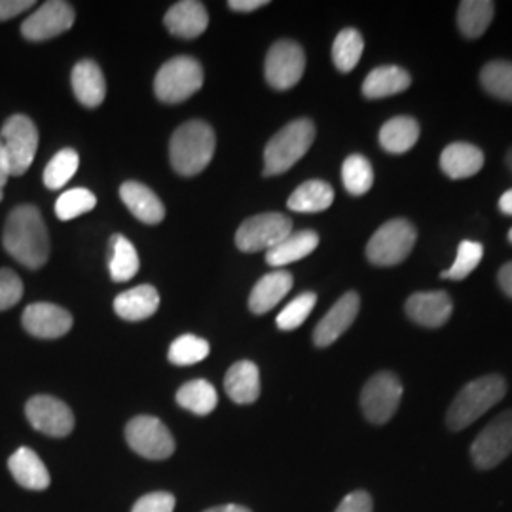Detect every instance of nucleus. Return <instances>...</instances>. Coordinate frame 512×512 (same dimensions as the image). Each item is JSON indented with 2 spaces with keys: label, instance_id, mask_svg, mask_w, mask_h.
<instances>
[{
  "label": "nucleus",
  "instance_id": "obj_1",
  "mask_svg": "<svg viewBox=\"0 0 512 512\" xmlns=\"http://www.w3.org/2000/svg\"><path fill=\"white\" fill-rule=\"evenodd\" d=\"M2 245L8 255L29 270H38L48 262V228L35 205H19L8 215Z\"/></svg>",
  "mask_w": 512,
  "mask_h": 512
},
{
  "label": "nucleus",
  "instance_id": "obj_2",
  "mask_svg": "<svg viewBox=\"0 0 512 512\" xmlns=\"http://www.w3.org/2000/svg\"><path fill=\"white\" fill-rule=\"evenodd\" d=\"M215 147L217 137L213 128L202 120H190L175 129L169 143V160L179 175L194 177L211 164Z\"/></svg>",
  "mask_w": 512,
  "mask_h": 512
},
{
  "label": "nucleus",
  "instance_id": "obj_3",
  "mask_svg": "<svg viewBox=\"0 0 512 512\" xmlns=\"http://www.w3.org/2000/svg\"><path fill=\"white\" fill-rule=\"evenodd\" d=\"M507 395V382L499 374L482 376L475 382L465 385L450 404L446 423L452 431H461L475 423L482 414L494 408Z\"/></svg>",
  "mask_w": 512,
  "mask_h": 512
},
{
  "label": "nucleus",
  "instance_id": "obj_4",
  "mask_svg": "<svg viewBox=\"0 0 512 512\" xmlns=\"http://www.w3.org/2000/svg\"><path fill=\"white\" fill-rule=\"evenodd\" d=\"M315 139V126L308 118L294 120L279 129L264 148V175H281L306 156Z\"/></svg>",
  "mask_w": 512,
  "mask_h": 512
},
{
  "label": "nucleus",
  "instance_id": "obj_5",
  "mask_svg": "<svg viewBox=\"0 0 512 512\" xmlns=\"http://www.w3.org/2000/svg\"><path fill=\"white\" fill-rule=\"evenodd\" d=\"M202 86V65L188 55L169 59L154 78V92L164 103H183Z\"/></svg>",
  "mask_w": 512,
  "mask_h": 512
},
{
  "label": "nucleus",
  "instance_id": "obj_6",
  "mask_svg": "<svg viewBox=\"0 0 512 512\" xmlns=\"http://www.w3.org/2000/svg\"><path fill=\"white\" fill-rule=\"evenodd\" d=\"M416 239L418 232L408 220H387L368 241L366 256L374 266H397L410 256Z\"/></svg>",
  "mask_w": 512,
  "mask_h": 512
},
{
  "label": "nucleus",
  "instance_id": "obj_7",
  "mask_svg": "<svg viewBox=\"0 0 512 512\" xmlns=\"http://www.w3.org/2000/svg\"><path fill=\"white\" fill-rule=\"evenodd\" d=\"M0 143L6 150L10 175L21 177L35 162L38 150V129L25 114H14L0 131Z\"/></svg>",
  "mask_w": 512,
  "mask_h": 512
},
{
  "label": "nucleus",
  "instance_id": "obj_8",
  "mask_svg": "<svg viewBox=\"0 0 512 512\" xmlns=\"http://www.w3.org/2000/svg\"><path fill=\"white\" fill-rule=\"evenodd\" d=\"M293 234V220L281 213H262L243 220L236 232V245L243 253L270 251Z\"/></svg>",
  "mask_w": 512,
  "mask_h": 512
},
{
  "label": "nucleus",
  "instance_id": "obj_9",
  "mask_svg": "<svg viewBox=\"0 0 512 512\" xmlns=\"http://www.w3.org/2000/svg\"><path fill=\"white\" fill-rule=\"evenodd\" d=\"M403 399V384L393 372L374 374L361 393V408L366 420L384 425L391 420Z\"/></svg>",
  "mask_w": 512,
  "mask_h": 512
},
{
  "label": "nucleus",
  "instance_id": "obj_10",
  "mask_svg": "<svg viewBox=\"0 0 512 512\" xmlns=\"http://www.w3.org/2000/svg\"><path fill=\"white\" fill-rule=\"evenodd\" d=\"M512 454V410L490 421L471 446V458L478 469H494Z\"/></svg>",
  "mask_w": 512,
  "mask_h": 512
},
{
  "label": "nucleus",
  "instance_id": "obj_11",
  "mask_svg": "<svg viewBox=\"0 0 512 512\" xmlns=\"http://www.w3.org/2000/svg\"><path fill=\"white\" fill-rule=\"evenodd\" d=\"M306 71V54L294 40H279L266 55L264 74L275 90H291Z\"/></svg>",
  "mask_w": 512,
  "mask_h": 512
},
{
  "label": "nucleus",
  "instance_id": "obj_12",
  "mask_svg": "<svg viewBox=\"0 0 512 512\" xmlns=\"http://www.w3.org/2000/svg\"><path fill=\"white\" fill-rule=\"evenodd\" d=\"M126 440L133 452L143 458L167 459L175 452V439L162 421L152 416H137L126 425Z\"/></svg>",
  "mask_w": 512,
  "mask_h": 512
},
{
  "label": "nucleus",
  "instance_id": "obj_13",
  "mask_svg": "<svg viewBox=\"0 0 512 512\" xmlns=\"http://www.w3.org/2000/svg\"><path fill=\"white\" fill-rule=\"evenodd\" d=\"M73 25V6L63 0H50L21 23V35L31 42H44L67 33Z\"/></svg>",
  "mask_w": 512,
  "mask_h": 512
},
{
  "label": "nucleus",
  "instance_id": "obj_14",
  "mask_svg": "<svg viewBox=\"0 0 512 512\" xmlns=\"http://www.w3.org/2000/svg\"><path fill=\"white\" fill-rule=\"evenodd\" d=\"M25 414L29 423L48 437H67L74 429L73 410L50 395H37L29 399L25 406Z\"/></svg>",
  "mask_w": 512,
  "mask_h": 512
},
{
  "label": "nucleus",
  "instance_id": "obj_15",
  "mask_svg": "<svg viewBox=\"0 0 512 512\" xmlns=\"http://www.w3.org/2000/svg\"><path fill=\"white\" fill-rule=\"evenodd\" d=\"M21 325L35 338L54 340L73 329V315L65 308L50 302H37L25 308Z\"/></svg>",
  "mask_w": 512,
  "mask_h": 512
},
{
  "label": "nucleus",
  "instance_id": "obj_16",
  "mask_svg": "<svg viewBox=\"0 0 512 512\" xmlns=\"http://www.w3.org/2000/svg\"><path fill=\"white\" fill-rule=\"evenodd\" d=\"M361 308L359 294L346 293L332 308L329 313L319 321V325L313 330V342L317 348H329L357 319V313Z\"/></svg>",
  "mask_w": 512,
  "mask_h": 512
},
{
  "label": "nucleus",
  "instance_id": "obj_17",
  "mask_svg": "<svg viewBox=\"0 0 512 512\" xmlns=\"http://www.w3.org/2000/svg\"><path fill=\"white\" fill-rule=\"evenodd\" d=\"M404 310L416 325L427 327V329H439L452 317L454 302L450 294L444 291L416 293L406 300Z\"/></svg>",
  "mask_w": 512,
  "mask_h": 512
},
{
  "label": "nucleus",
  "instance_id": "obj_18",
  "mask_svg": "<svg viewBox=\"0 0 512 512\" xmlns=\"http://www.w3.org/2000/svg\"><path fill=\"white\" fill-rule=\"evenodd\" d=\"M164 23L173 37L198 38L209 27V14L202 2L183 0L167 10Z\"/></svg>",
  "mask_w": 512,
  "mask_h": 512
},
{
  "label": "nucleus",
  "instance_id": "obj_19",
  "mask_svg": "<svg viewBox=\"0 0 512 512\" xmlns=\"http://www.w3.org/2000/svg\"><path fill=\"white\" fill-rule=\"evenodd\" d=\"M71 82H73V92L76 99L84 107L95 109L105 101L107 82H105L103 71L92 59H84V61L74 65Z\"/></svg>",
  "mask_w": 512,
  "mask_h": 512
},
{
  "label": "nucleus",
  "instance_id": "obj_20",
  "mask_svg": "<svg viewBox=\"0 0 512 512\" xmlns=\"http://www.w3.org/2000/svg\"><path fill=\"white\" fill-rule=\"evenodd\" d=\"M484 167V152L471 143H452L440 154V169L450 179H469Z\"/></svg>",
  "mask_w": 512,
  "mask_h": 512
},
{
  "label": "nucleus",
  "instance_id": "obj_21",
  "mask_svg": "<svg viewBox=\"0 0 512 512\" xmlns=\"http://www.w3.org/2000/svg\"><path fill=\"white\" fill-rule=\"evenodd\" d=\"M8 469L14 476V480L19 486L33 490V492H42L50 486V473L42 459L31 448H18L12 458L8 459Z\"/></svg>",
  "mask_w": 512,
  "mask_h": 512
},
{
  "label": "nucleus",
  "instance_id": "obj_22",
  "mask_svg": "<svg viewBox=\"0 0 512 512\" xmlns=\"http://www.w3.org/2000/svg\"><path fill=\"white\" fill-rule=\"evenodd\" d=\"M293 275L287 270H275L272 274H266L255 285L249 296V308L256 315L268 313L291 293L293 289Z\"/></svg>",
  "mask_w": 512,
  "mask_h": 512
},
{
  "label": "nucleus",
  "instance_id": "obj_23",
  "mask_svg": "<svg viewBox=\"0 0 512 512\" xmlns=\"http://www.w3.org/2000/svg\"><path fill=\"white\" fill-rule=\"evenodd\" d=\"M120 198L133 217L145 224H160L165 217L164 203L145 186V184L128 181L120 188Z\"/></svg>",
  "mask_w": 512,
  "mask_h": 512
},
{
  "label": "nucleus",
  "instance_id": "obj_24",
  "mask_svg": "<svg viewBox=\"0 0 512 512\" xmlns=\"http://www.w3.org/2000/svg\"><path fill=\"white\" fill-rule=\"evenodd\" d=\"M160 308V293L152 285H139L114 298V311L126 321H143Z\"/></svg>",
  "mask_w": 512,
  "mask_h": 512
},
{
  "label": "nucleus",
  "instance_id": "obj_25",
  "mask_svg": "<svg viewBox=\"0 0 512 512\" xmlns=\"http://www.w3.org/2000/svg\"><path fill=\"white\" fill-rule=\"evenodd\" d=\"M228 397L238 404H253L260 397V372L251 361H239L230 366L224 378Z\"/></svg>",
  "mask_w": 512,
  "mask_h": 512
},
{
  "label": "nucleus",
  "instance_id": "obj_26",
  "mask_svg": "<svg viewBox=\"0 0 512 512\" xmlns=\"http://www.w3.org/2000/svg\"><path fill=\"white\" fill-rule=\"evenodd\" d=\"M412 78L401 67L384 65L370 71L363 82V95L366 99H384L410 88Z\"/></svg>",
  "mask_w": 512,
  "mask_h": 512
},
{
  "label": "nucleus",
  "instance_id": "obj_27",
  "mask_svg": "<svg viewBox=\"0 0 512 512\" xmlns=\"http://www.w3.org/2000/svg\"><path fill=\"white\" fill-rule=\"evenodd\" d=\"M420 124L410 116H395L380 129V145L391 154H404L418 143Z\"/></svg>",
  "mask_w": 512,
  "mask_h": 512
},
{
  "label": "nucleus",
  "instance_id": "obj_28",
  "mask_svg": "<svg viewBox=\"0 0 512 512\" xmlns=\"http://www.w3.org/2000/svg\"><path fill=\"white\" fill-rule=\"evenodd\" d=\"M319 245V236L311 230H300L293 232L291 236L277 243L274 249L266 253V262L270 266H289L296 260H302L311 255Z\"/></svg>",
  "mask_w": 512,
  "mask_h": 512
},
{
  "label": "nucleus",
  "instance_id": "obj_29",
  "mask_svg": "<svg viewBox=\"0 0 512 512\" xmlns=\"http://www.w3.org/2000/svg\"><path fill=\"white\" fill-rule=\"evenodd\" d=\"M332 202H334L332 186L325 181L313 179L300 184L294 190L287 202V207L296 213H321V211H327Z\"/></svg>",
  "mask_w": 512,
  "mask_h": 512
},
{
  "label": "nucleus",
  "instance_id": "obj_30",
  "mask_svg": "<svg viewBox=\"0 0 512 512\" xmlns=\"http://www.w3.org/2000/svg\"><path fill=\"white\" fill-rule=\"evenodd\" d=\"M494 12L495 4L490 0H463L458 10L461 35L467 38L482 37L494 19Z\"/></svg>",
  "mask_w": 512,
  "mask_h": 512
},
{
  "label": "nucleus",
  "instance_id": "obj_31",
  "mask_svg": "<svg viewBox=\"0 0 512 512\" xmlns=\"http://www.w3.org/2000/svg\"><path fill=\"white\" fill-rule=\"evenodd\" d=\"M109 272L116 283L129 281L139 272V255L135 245L120 234L110 239Z\"/></svg>",
  "mask_w": 512,
  "mask_h": 512
},
{
  "label": "nucleus",
  "instance_id": "obj_32",
  "mask_svg": "<svg viewBox=\"0 0 512 512\" xmlns=\"http://www.w3.org/2000/svg\"><path fill=\"white\" fill-rule=\"evenodd\" d=\"M177 403L196 416H207L217 408L219 395L213 384L205 380H192L179 389Z\"/></svg>",
  "mask_w": 512,
  "mask_h": 512
},
{
  "label": "nucleus",
  "instance_id": "obj_33",
  "mask_svg": "<svg viewBox=\"0 0 512 512\" xmlns=\"http://www.w3.org/2000/svg\"><path fill=\"white\" fill-rule=\"evenodd\" d=\"M365 50V40L357 29H344L334 38L332 44V61L340 73H351Z\"/></svg>",
  "mask_w": 512,
  "mask_h": 512
},
{
  "label": "nucleus",
  "instance_id": "obj_34",
  "mask_svg": "<svg viewBox=\"0 0 512 512\" xmlns=\"http://www.w3.org/2000/svg\"><path fill=\"white\" fill-rule=\"evenodd\" d=\"M342 183L349 194L363 196L374 184V169L365 156L351 154L342 165Z\"/></svg>",
  "mask_w": 512,
  "mask_h": 512
},
{
  "label": "nucleus",
  "instance_id": "obj_35",
  "mask_svg": "<svg viewBox=\"0 0 512 512\" xmlns=\"http://www.w3.org/2000/svg\"><path fill=\"white\" fill-rule=\"evenodd\" d=\"M80 158L73 148H63L55 154L44 169V184L50 190H59L76 175Z\"/></svg>",
  "mask_w": 512,
  "mask_h": 512
},
{
  "label": "nucleus",
  "instance_id": "obj_36",
  "mask_svg": "<svg viewBox=\"0 0 512 512\" xmlns=\"http://www.w3.org/2000/svg\"><path fill=\"white\" fill-rule=\"evenodd\" d=\"M480 84L497 99L512 101V61H490L480 73Z\"/></svg>",
  "mask_w": 512,
  "mask_h": 512
},
{
  "label": "nucleus",
  "instance_id": "obj_37",
  "mask_svg": "<svg viewBox=\"0 0 512 512\" xmlns=\"http://www.w3.org/2000/svg\"><path fill=\"white\" fill-rule=\"evenodd\" d=\"M209 355V342L194 334L179 336L169 348V361L177 366L196 365Z\"/></svg>",
  "mask_w": 512,
  "mask_h": 512
},
{
  "label": "nucleus",
  "instance_id": "obj_38",
  "mask_svg": "<svg viewBox=\"0 0 512 512\" xmlns=\"http://www.w3.org/2000/svg\"><path fill=\"white\" fill-rule=\"evenodd\" d=\"M97 205V198L86 188H71L63 192L55 202V215L59 220H73Z\"/></svg>",
  "mask_w": 512,
  "mask_h": 512
},
{
  "label": "nucleus",
  "instance_id": "obj_39",
  "mask_svg": "<svg viewBox=\"0 0 512 512\" xmlns=\"http://www.w3.org/2000/svg\"><path fill=\"white\" fill-rule=\"evenodd\" d=\"M482 256H484L482 243L465 239V241L459 243L458 256H456L454 264H452L448 270H444V272L440 274V277H442V279L461 281V279H465L467 275H471L475 272L476 266H478L480 260H482Z\"/></svg>",
  "mask_w": 512,
  "mask_h": 512
},
{
  "label": "nucleus",
  "instance_id": "obj_40",
  "mask_svg": "<svg viewBox=\"0 0 512 512\" xmlns=\"http://www.w3.org/2000/svg\"><path fill=\"white\" fill-rule=\"evenodd\" d=\"M317 304V296L313 293H304L296 296L293 302H289L281 313L277 315V327L281 330L298 329L304 325V321L310 317L311 311Z\"/></svg>",
  "mask_w": 512,
  "mask_h": 512
},
{
  "label": "nucleus",
  "instance_id": "obj_41",
  "mask_svg": "<svg viewBox=\"0 0 512 512\" xmlns=\"http://www.w3.org/2000/svg\"><path fill=\"white\" fill-rule=\"evenodd\" d=\"M23 296V283L14 270H0V311L10 310Z\"/></svg>",
  "mask_w": 512,
  "mask_h": 512
},
{
  "label": "nucleus",
  "instance_id": "obj_42",
  "mask_svg": "<svg viewBox=\"0 0 512 512\" xmlns=\"http://www.w3.org/2000/svg\"><path fill=\"white\" fill-rule=\"evenodd\" d=\"M175 497L167 492H154L143 495L131 512H173L175 511Z\"/></svg>",
  "mask_w": 512,
  "mask_h": 512
},
{
  "label": "nucleus",
  "instance_id": "obj_43",
  "mask_svg": "<svg viewBox=\"0 0 512 512\" xmlns=\"http://www.w3.org/2000/svg\"><path fill=\"white\" fill-rule=\"evenodd\" d=\"M336 512H372V497L366 492H351L342 499Z\"/></svg>",
  "mask_w": 512,
  "mask_h": 512
},
{
  "label": "nucleus",
  "instance_id": "obj_44",
  "mask_svg": "<svg viewBox=\"0 0 512 512\" xmlns=\"http://www.w3.org/2000/svg\"><path fill=\"white\" fill-rule=\"evenodd\" d=\"M33 6H35L33 0H0V21L16 18Z\"/></svg>",
  "mask_w": 512,
  "mask_h": 512
},
{
  "label": "nucleus",
  "instance_id": "obj_45",
  "mask_svg": "<svg viewBox=\"0 0 512 512\" xmlns=\"http://www.w3.org/2000/svg\"><path fill=\"white\" fill-rule=\"evenodd\" d=\"M268 0H230L228 6L234 10V12H255L258 8L266 6Z\"/></svg>",
  "mask_w": 512,
  "mask_h": 512
},
{
  "label": "nucleus",
  "instance_id": "obj_46",
  "mask_svg": "<svg viewBox=\"0 0 512 512\" xmlns=\"http://www.w3.org/2000/svg\"><path fill=\"white\" fill-rule=\"evenodd\" d=\"M497 281H499L501 291L507 294L509 298H512V262H507V264L499 270Z\"/></svg>",
  "mask_w": 512,
  "mask_h": 512
},
{
  "label": "nucleus",
  "instance_id": "obj_47",
  "mask_svg": "<svg viewBox=\"0 0 512 512\" xmlns=\"http://www.w3.org/2000/svg\"><path fill=\"white\" fill-rule=\"evenodd\" d=\"M8 177L10 175V164H8V156H6V150L0 143V202H2V196H4V186L8 183Z\"/></svg>",
  "mask_w": 512,
  "mask_h": 512
},
{
  "label": "nucleus",
  "instance_id": "obj_48",
  "mask_svg": "<svg viewBox=\"0 0 512 512\" xmlns=\"http://www.w3.org/2000/svg\"><path fill=\"white\" fill-rule=\"evenodd\" d=\"M499 209L505 213V215H511L512 217V188L507 190L501 200H499Z\"/></svg>",
  "mask_w": 512,
  "mask_h": 512
},
{
  "label": "nucleus",
  "instance_id": "obj_49",
  "mask_svg": "<svg viewBox=\"0 0 512 512\" xmlns=\"http://www.w3.org/2000/svg\"><path fill=\"white\" fill-rule=\"evenodd\" d=\"M205 512H251L247 507H241V505H220V507H213L209 511Z\"/></svg>",
  "mask_w": 512,
  "mask_h": 512
},
{
  "label": "nucleus",
  "instance_id": "obj_50",
  "mask_svg": "<svg viewBox=\"0 0 512 512\" xmlns=\"http://www.w3.org/2000/svg\"><path fill=\"white\" fill-rule=\"evenodd\" d=\"M507 165H509V169L512 171V148L509 150V154H507Z\"/></svg>",
  "mask_w": 512,
  "mask_h": 512
},
{
  "label": "nucleus",
  "instance_id": "obj_51",
  "mask_svg": "<svg viewBox=\"0 0 512 512\" xmlns=\"http://www.w3.org/2000/svg\"><path fill=\"white\" fill-rule=\"evenodd\" d=\"M509 241H511V243H512V228H511V230H509Z\"/></svg>",
  "mask_w": 512,
  "mask_h": 512
}]
</instances>
